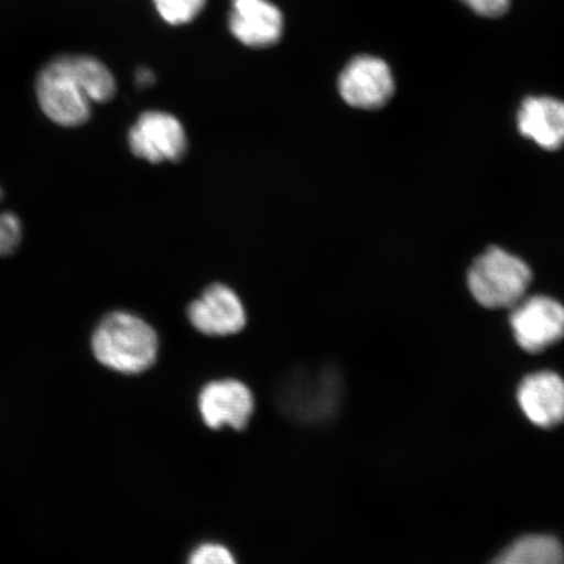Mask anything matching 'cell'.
Returning <instances> with one entry per match:
<instances>
[{
	"label": "cell",
	"instance_id": "obj_1",
	"mask_svg": "<svg viewBox=\"0 0 564 564\" xmlns=\"http://www.w3.org/2000/svg\"><path fill=\"white\" fill-rule=\"evenodd\" d=\"M98 362L112 371L135 376L158 359L159 337L150 324L126 312L110 313L97 324L90 341Z\"/></svg>",
	"mask_w": 564,
	"mask_h": 564
},
{
	"label": "cell",
	"instance_id": "obj_2",
	"mask_svg": "<svg viewBox=\"0 0 564 564\" xmlns=\"http://www.w3.org/2000/svg\"><path fill=\"white\" fill-rule=\"evenodd\" d=\"M532 282L531 268L523 259L491 247L475 260L468 286L475 300L488 308H512L525 299Z\"/></svg>",
	"mask_w": 564,
	"mask_h": 564
},
{
	"label": "cell",
	"instance_id": "obj_3",
	"mask_svg": "<svg viewBox=\"0 0 564 564\" xmlns=\"http://www.w3.org/2000/svg\"><path fill=\"white\" fill-rule=\"evenodd\" d=\"M35 96L48 121L65 129L84 126L91 117V102L70 73L66 55L42 68L35 82Z\"/></svg>",
	"mask_w": 564,
	"mask_h": 564
},
{
	"label": "cell",
	"instance_id": "obj_4",
	"mask_svg": "<svg viewBox=\"0 0 564 564\" xmlns=\"http://www.w3.org/2000/svg\"><path fill=\"white\" fill-rule=\"evenodd\" d=\"M343 387L335 372L297 373L279 388L278 401L288 417L305 423L334 417Z\"/></svg>",
	"mask_w": 564,
	"mask_h": 564
},
{
	"label": "cell",
	"instance_id": "obj_5",
	"mask_svg": "<svg viewBox=\"0 0 564 564\" xmlns=\"http://www.w3.org/2000/svg\"><path fill=\"white\" fill-rule=\"evenodd\" d=\"M129 145L133 156L161 164L185 158L188 141L178 119L169 112L154 110L141 115L131 127Z\"/></svg>",
	"mask_w": 564,
	"mask_h": 564
},
{
	"label": "cell",
	"instance_id": "obj_6",
	"mask_svg": "<svg viewBox=\"0 0 564 564\" xmlns=\"http://www.w3.org/2000/svg\"><path fill=\"white\" fill-rule=\"evenodd\" d=\"M511 328L528 352H540L564 337V306L554 299L535 295L512 307Z\"/></svg>",
	"mask_w": 564,
	"mask_h": 564
},
{
	"label": "cell",
	"instance_id": "obj_7",
	"mask_svg": "<svg viewBox=\"0 0 564 564\" xmlns=\"http://www.w3.org/2000/svg\"><path fill=\"white\" fill-rule=\"evenodd\" d=\"M338 91L352 108L377 110L391 100L394 80L390 67L377 56L350 61L338 77Z\"/></svg>",
	"mask_w": 564,
	"mask_h": 564
},
{
	"label": "cell",
	"instance_id": "obj_8",
	"mask_svg": "<svg viewBox=\"0 0 564 564\" xmlns=\"http://www.w3.org/2000/svg\"><path fill=\"white\" fill-rule=\"evenodd\" d=\"M253 408L250 388L236 379L215 380L199 393V412L210 429L230 426L239 432L249 425Z\"/></svg>",
	"mask_w": 564,
	"mask_h": 564
},
{
	"label": "cell",
	"instance_id": "obj_9",
	"mask_svg": "<svg viewBox=\"0 0 564 564\" xmlns=\"http://www.w3.org/2000/svg\"><path fill=\"white\" fill-rule=\"evenodd\" d=\"M188 319L200 334L217 337L241 333L247 322L241 299L224 284L207 288L189 305Z\"/></svg>",
	"mask_w": 564,
	"mask_h": 564
},
{
	"label": "cell",
	"instance_id": "obj_10",
	"mask_svg": "<svg viewBox=\"0 0 564 564\" xmlns=\"http://www.w3.org/2000/svg\"><path fill=\"white\" fill-rule=\"evenodd\" d=\"M229 25L232 35L243 45L267 47L281 39L284 18L268 0H232Z\"/></svg>",
	"mask_w": 564,
	"mask_h": 564
},
{
	"label": "cell",
	"instance_id": "obj_11",
	"mask_svg": "<svg viewBox=\"0 0 564 564\" xmlns=\"http://www.w3.org/2000/svg\"><path fill=\"white\" fill-rule=\"evenodd\" d=\"M518 401L535 426H558L564 421V380L550 371L532 373L521 382Z\"/></svg>",
	"mask_w": 564,
	"mask_h": 564
},
{
	"label": "cell",
	"instance_id": "obj_12",
	"mask_svg": "<svg viewBox=\"0 0 564 564\" xmlns=\"http://www.w3.org/2000/svg\"><path fill=\"white\" fill-rule=\"evenodd\" d=\"M521 135L547 151L564 147V102L553 97H528L518 112Z\"/></svg>",
	"mask_w": 564,
	"mask_h": 564
},
{
	"label": "cell",
	"instance_id": "obj_13",
	"mask_svg": "<svg viewBox=\"0 0 564 564\" xmlns=\"http://www.w3.org/2000/svg\"><path fill=\"white\" fill-rule=\"evenodd\" d=\"M491 564H564V547L553 535L529 534L513 541Z\"/></svg>",
	"mask_w": 564,
	"mask_h": 564
},
{
	"label": "cell",
	"instance_id": "obj_14",
	"mask_svg": "<svg viewBox=\"0 0 564 564\" xmlns=\"http://www.w3.org/2000/svg\"><path fill=\"white\" fill-rule=\"evenodd\" d=\"M70 73L79 82L90 102L104 104L116 96L117 82L101 61L88 55H66Z\"/></svg>",
	"mask_w": 564,
	"mask_h": 564
},
{
	"label": "cell",
	"instance_id": "obj_15",
	"mask_svg": "<svg viewBox=\"0 0 564 564\" xmlns=\"http://www.w3.org/2000/svg\"><path fill=\"white\" fill-rule=\"evenodd\" d=\"M207 0H153L160 17L172 25L187 24L206 6Z\"/></svg>",
	"mask_w": 564,
	"mask_h": 564
},
{
	"label": "cell",
	"instance_id": "obj_16",
	"mask_svg": "<svg viewBox=\"0 0 564 564\" xmlns=\"http://www.w3.org/2000/svg\"><path fill=\"white\" fill-rule=\"evenodd\" d=\"M4 197L3 188L0 186V203ZM23 223L13 212H0V258L10 257L17 252L23 241Z\"/></svg>",
	"mask_w": 564,
	"mask_h": 564
},
{
	"label": "cell",
	"instance_id": "obj_17",
	"mask_svg": "<svg viewBox=\"0 0 564 564\" xmlns=\"http://www.w3.org/2000/svg\"><path fill=\"white\" fill-rule=\"evenodd\" d=\"M188 564H237L228 547L220 544H203L189 555Z\"/></svg>",
	"mask_w": 564,
	"mask_h": 564
},
{
	"label": "cell",
	"instance_id": "obj_18",
	"mask_svg": "<svg viewBox=\"0 0 564 564\" xmlns=\"http://www.w3.org/2000/svg\"><path fill=\"white\" fill-rule=\"evenodd\" d=\"M470 10L486 18L502 17L510 7V0H462Z\"/></svg>",
	"mask_w": 564,
	"mask_h": 564
},
{
	"label": "cell",
	"instance_id": "obj_19",
	"mask_svg": "<svg viewBox=\"0 0 564 564\" xmlns=\"http://www.w3.org/2000/svg\"><path fill=\"white\" fill-rule=\"evenodd\" d=\"M153 80H154V76L150 69L144 68V69L139 70L138 83L140 84V86H150V84H152Z\"/></svg>",
	"mask_w": 564,
	"mask_h": 564
}]
</instances>
